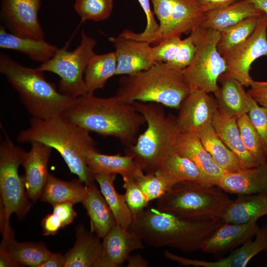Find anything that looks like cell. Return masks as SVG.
Returning <instances> with one entry per match:
<instances>
[{"mask_svg": "<svg viewBox=\"0 0 267 267\" xmlns=\"http://www.w3.org/2000/svg\"><path fill=\"white\" fill-rule=\"evenodd\" d=\"M89 131L69 121L62 115L42 119L32 117L29 127L18 133L19 143L39 142L58 151L70 172L86 185L95 182L85 160L95 143Z\"/></svg>", "mask_w": 267, "mask_h": 267, "instance_id": "2", "label": "cell"}, {"mask_svg": "<svg viewBox=\"0 0 267 267\" xmlns=\"http://www.w3.org/2000/svg\"><path fill=\"white\" fill-rule=\"evenodd\" d=\"M219 81L221 86L214 94L218 110L231 117L248 113L253 98L245 91L244 86L235 79L222 76Z\"/></svg>", "mask_w": 267, "mask_h": 267, "instance_id": "22", "label": "cell"}, {"mask_svg": "<svg viewBox=\"0 0 267 267\" xmlns=\"http://www.w3.org/2000/svg\"><path fill=\"white\" fill-rule=\"evenodd\" d=\"M260 16L247 18L219 31L220 39L217 48L222 56L230 49L246 40L252 34Z\"/></svg>", "mask_w": 267, "mask_h": 267, "instance_id": "36", "label": "cell"}, {"mask_svg": "<svg viewBox=\"0 0 267 267\" xmlns=\"http://www.w3.org/2000/svg\"><path fill=\"white\" fill-rule=\"evenodd\" d=\"M109 40L113 44L117 66L116 75H131L146 70L156 63L149 43L118 36Z\"/></svg>", "mask_w": 267, "mask_h": 267, "instance_id": "16", "label": "cell"}, {"mask_svg": "<svg viewBox=\"0 0 267 267\" xmlns=\"http://www.w3.org/2000/svg\"><path fill=\"white\" fill-rule=\"evenodd\" d=\"M76 236L74 246L64 255V267H93L101 251L100 238L83 224L77 227Z\"/></svg>", "mask_w": 267, "mask_h": 267, "instance_id": "26", "label": "cell"}, {"mask_svg": "<svg viewBox=\"0 0 267 267\" xmlns=\"http://www.w3.org/2000/svg\"><path fill=\"white\" fill-rule=\"evenodd\" d=\"M232 201L218 186L184 181L158 199L156 208L184 219L207 222L222 218Z\"/></svg>", "mask_w": 267, "mask_h": 267, "instance_id": "7", "label": "cell"}, {"mask_svg": "<svg viewBox=\"0 0 267 267\" xmlns=\"http://www.w3.org/2000/svg\"><path fill=\"white\" fill-rule=\"evenodd\" d=\"M175 151L196 165L208 185L217 186L221 177L227 172L215 163L196 133H180Z\"/></svg>", "mask_w": 267, "mask_h": 267, "instance_id": "20", "label": "cell"}, {"mask_svg": "<svg viewBox=\"0 0 267 267\" xmlns=\"http://www.w3.org/2000/svg\"><path fill=\"white\" fill-rule=\"evenodd\" d=\"M127 267H146L148 262L140 254L130 255L127 259Z\"/></svg>", "mask_w": 267, "mask_h": 267, "instance_id": "50", "label": "cell"}, {"mask_svg": "<svg viewBox=\"0 0 267 267\" xmlns=\"http://www.w3.org/2000/svg\"><path fill=\"white\" fill-rule=\"evenodd\" d=\"M0 72L18 93L33 117L45 119L62 115L77 98L58 90L37 68L25 66L4 53L0 54Z\"/></svg>", "mask_w": 267, "mask_h": 267, "instance_id": "4", "label": "cell"}, {"mask_svg": "<svg viewBox=\"0 0 267 267\" xmlns=\"http://www.w3.org/2000/svg\"><path fill=\"white\" fill-rule=\"evenodd\" d=\"M62 115L89 132L118 139L125 147L135 143L146 123L134 103L116 95L101 97L89 92L77 97Z\"/></svg>", "mask_w": 267, "mask_h": 267, "instance_id": "1", "label": "cell"}, {"mask_svg": "<svg viewBox=\"0 0 267 267\" xmlns=\"http://www.w3.org/2000/svg\"><path fill=\"white\" fill-rule=\"evenodd\" d=\"M149 202L158 199L173 186L155 174H146L139 170L133 178Z\"/></svg>", "mask_w": 267, "mask_h": 267, "instance_id": "39", "label": "cell"}, {"mask_svg": "<svg viewBox=\"0 0 267 267\" xmlns=\"http://www.w3.org/2000/svg\"><path fill=\"white\" fill-rule=\"evenodd\" d=\"M144 117L147 127L138 135L135 143L125 147V154L132 156L146 174H155L171 153L180 132L176 117L167 114L163 105L153 102H134Z\"/></svg>", "mask_w": 267, "mask_h": 267, "instance_id": "5", "label": "cell"}, {"mask_svg": "<svg viewBox=\"0 0 267 267\" xmlns=\"http://www.w3.org/2000/svg\"><path fill=\"white\" fill-rule=\"evenodd\" d=\"M41 0H1L2 26L17 36L44 40L38 19Z\"/></svg>", "mask_w": 267, "mask_h": 267, "instance_id": "13", "label": "cell"}, {"mask_svg": "<svg viewBox=\"0 0 267 267\" xmlns=\"http://www.w3.org/2000/svg\"><path fill=\"white\" fill-rule=\"evenodd\" d=\"M267 252V224L260 227L254 238H251L231 251L226 257L215 261L186 258L166 250L165 258L182 266L195 267H244L256 255Z\"/></svg>", "mask_w": 267, "mask_h": 267, "instance_id": "14", "label": "cell"}, {"mask_svg": "<svg viewBox=\"0 0 267 267\" xmlns=\"http://www.w3.org/2000/svg\"><path fill=\"white\" fill-rule=\"evenodd\" d=\"M190 36L196 51L191 63L182 70L184 78L190 91L215 94L219 88V79L226 68L224 59L217 48L220 32L199 26Z\"/></svg>", "mask_w": 267, "mask_h": 267, "instance_id": "9", "label": "cell"}, {"mask_svg": "<svg viewBox=\"0 0 267 267\" xmlns=\"http://www.w3.org/2000/svg\"><path fill=\"white\" fill-rule=\"evenodd\" d=\"M31 148L25 152L22 165L25 170L24 176L26 193L28 198L35 202L48 180V162L52 148L45 144L34 142Z\"/></svg>", "mask_w": 267, "mask_h": 267, "instance_id": "19", "label": "cell"}, {"mask_svg": "<svg viewBox=\"0 0 267 267\" xmlns=\"http://www.w3.org/2000/svg\"><path fill=\"white\" fill-rule=\"evenodd\" d=\"M87 186L80 179L70 181L60 179L50 174L40 199L52 206L63 203H83Z\"/></svg>", "mask_w": 267, "mask_h": 267, "instance_id": "30", "label": "cell"}, {"mask_svg": "<svg viewBox=\"0 0 267 267\" xmlns=\"http://www.w3.org/2000/svg\"><path fill=\"white\" fill-rule=\"evenodd\" d=\"M123 181L124 195L133 219L146 209L149 201L133 178H125Z\"/></svg>", "mask_w": 267, "mask_h": 267, "instance_id": "40", "label": "cell"}, {"mask_svg": "<svg viewBox=\"0 0 267 267\" xmlns=\"http://www.w3.org/2000/svg\"><path fill=\"white\" fill-rule=\"evenodd\" d=\"M196 134L219 167L227 172H236L242 169L237 157L222 142L211 123Z\"/></svg>", "mask_w": 267, "mask_h": 267, "instance_id": "33", "label": "cell"}, {"mask_svg": "<svg viewBox=\"0 0 267 267\" xmlns=\"http://www.w3.org/2000/svg\"><path fill=\"white\" fill-rule=\"evenodd\" d=\"M237 121L243 142L247 151L260 165L267 162V156L260 136L248 114L237 117Z\"/></svg>", "mask_w": 267, "mask_h": 267, "instance_id": "37", "label": "cell"}, {"mask_svg": "<svg viewBox=\"0 0 267 267\" xmlns=\"http://www.w3.org/2000/svg\"><path fill=\"white\" fill-rule=\"evenodd\" d=\"M41 226L44 236L54 235L62 228L61 221L53 213L48 214L42 220Z\"/></svg>", "mask_w": 267, "mask_h": 267, "instance_id": "47", "label": "cell"}, {"mask_svg": "<svg viewBox=\"0 0 267 267\" xmlns=\"http://www.w3.org/2000/svg\"><path fill=\"white\" fill-rule=\"evenodd\" d=\"M4 132L0 144V229L2 237H8L14 235L9 224L11 215L15 213L22 219L30 209L31 203L24 176L18 173L25 151Z\"/></svg>", "mask_w": 267, "mask_h": 267, "instance_id": "8", "label": "cell"}, {"mask_svg": "<svg viewBox=\"0 0 267 267\" xmlns=\"http://www.w3.org/2000/svg\"><path fill=\"white\" fill-rule=\"evenodd\" d=\"M247 114L260 136L267 156V108L260 106L253 99Z\"/></svg>", "mask_w": 267, "mask_h": 267, "instance_id": "41", "label": "cell"}, {"mask_svg": "<svg viewBox=\"0 0 267 267\" xmlns=\"http://www.w3.org/2000/svg\"><path fill=\"white\" fill-rule=\"evenodd\" d=\"M239 0H196L199 6L205 12L225 7Z\"/></svg>", "mask_w": 267, "mask_h": 267, "instance_id": "48", "label": "cell"}, {"mask_svg": "<svg viewBox=\"0 0 267 267\" xmlns=\"http://www.w3.org/2000/svg\"><path fill=\"white\" fill-rule=\"evenodd\" d=\"M263 56H267V15L264 13L259 17L252 34L222 55L226 68L221 76L235 79L245 87L250 86L254 81L250 74L251 65Z\"/></svg>", "mask_w": 267, "mask_h": 267, "instance_id": "12", "label": "cell"}, {"mask_svg": "<svg viewBox=\"0 0 267 267\" xmlns=\"http://www.w3.org/2000/svg\"><path fill=\"white\" fill-rule=\"evenodd\" d=\"M159 22L157 30L149 36L132 39L155 45L163 41L190 33L200 26L206 12L196 0H151Z\"/></svg>", "mask_w": 267, "mask_h": 267, "instance_id": "11", "label": "cell"}, {"mask_svg": "<svg viewBox=\"0 0 267 267\" xmlns=\"http://www.w3.org/2000/svg\"><path fill=\"white\" fill-rule=\"evenodd\" d=\"M96 44V41L83 30L80 43L74 50L58 48L51 58L37 68L57 75L59 91L63 94L75 98L82 96L88 92L84 76Z\"/></svg>", "mask_w": 267, "mask_h": 267, "instance_id": "10", "label": "cell"}, {"mask_svg": "<svg viewBox=\"0 0 267 267\" xmlns=\"http://www.w3.org/2000/svg\"><path fill=\"white\" fill-rule=\"evenodd\" d=\"M257 221L244 223L224 222L203 241L200 250L215 256L231 252L254 237L260 228Z\"/></svg>", "mask_w": 267, "mask_h": 267, "instance_id": "18", "label": "cell"}, {"mask_svg": "<svg viewBox=\"0 0 267 267\" xmlns=\"http://www.w3.org/2000/svg\"><path fill=\"white\" fill-rule=\"evenodd\" d=\"M65 262L64 255L51 253L48 258L39 267H64Z\"/></svg>", "mask_w": 267, "mask_h": 267, "instance_id": "49", "label": "cell"}, {"mask_svg": "<svg viewBox=\"0 0 267 267\" xmlns=\"http://www.w3.org/2000/svg\"><path fill=\"white\" fill-rule=\"evenodd\" d=\"M0 267H11L18 266L3 250L0 249Z\"/></svg>", "mask_w": 267, "mask_h": 267, "instance_id": "51", "label": "cell"}, {"mask_svg": "<svg viewBox=\"0 0 267 267\" xmlns=\"http://www.w3.org/2000/svg\"><path fill=\"white\" fill-rule=\"evenodd\" d=\"M176 122L180 133H197L211 123L218 110L215 98L203 91H190L178 108Z\"/></svg>", "mask_w": 267, "mask_h": 267, "instance_id": "15", "label": "cell"}, {"mask_svg": "<svg viewBox=\"0 0 267 267\" xmlns=\"http://www.w3.org/2000/svg\"><path fill=\"white\" fill-rule=\"evenodd\" d=\"M73 205L71 203H63L53 206V213L61 221L62 228L71 223L77 217Z\"/></svg>", "mask_w": 267, "mask_h": 267, "instance_id": "45", "label": "cell"}, {"mask_svg": "<svg viewBox=\"0 0 267 267\" xmlns=\"http://www.w3.org/2000/svg\"><path fill=\"white\" fill-rule=\"evenodd\" d=\"M0 47L20 52L42 63L51 58L58 49L44 40L21 37L8 33L2 25L0 28Z\"/></svg>", "mask_w": 267, "mask_h": 267, "instance_id": "27", "label": "cell"}, {"mask_svg": "<svg viewBox=\"0 0 267 267\" xmlns=\"http://www.w3.org/2000/svg\"><path fill=\"white\" fill-rule=\"evenodd\" d=\"M196 51L195 45L191 36L182 39L175 57L166 63L169 66L178 70H183L191 63Z\"/></svg>", "mask_w": 267, "mask_h": 267, "instance_id": "43", "label": "cell"}, {"mask_svg": "<svg viewBox=\"0 0 267 267\" xmlns=\"http://www.w3.org/2000/svg\"><path fill=\"white\" fill-rule=\"evenodd\" d=\"M155 174L163 178L172 186L184 181H194L207 185L196 165L191 160L175 151L166 158Z\"/></svg>", "mask_w": 267, "mask_h": 267, "instance_id": "31", "label": "cell"}, {"mask_svg": "<svg viewBox=\"0 0 267 267\" xmlns=\"http://www.w3.org/2000/svg\"><path fill=\"white\" fill-rule=\"evenodd\" d=\"M102 239L101 253L93 267H119L132 251L144 248L139 236L118 224Z\"/></svg>", "mask_w": 267, "mask_h": 267, "instance_id": "17", "label": "cell"}, {"mask_svg": "<svg viewBox=\"0 0 267 267\" xmlns=\"http://www.w3.org/2000/svg\"><path fill=\"white\" fill-rule=\"evenodd\" d=\"M264 12L248 0H240L225 7L206 12L200 26L220 31L247 18Z\"/></svg>", "mask_w": 267, "mask_h": 267, "instance_id": "29", "label": "cell"}, {"mask_svg": "<svg viewBox=\"0 0 267 267\" xmlns=\"http://www.w3.org/2000/svg\"><path fill=\"white\" fill-rule=\"evenodd\" d=\"M250 87L248 94L259 105L267 108V82L254 80Z\"/></svg>", "mask_w": 267, "mask_h": 267, "instance_id": "46", "label": "cell"}, {"mask_svg": "<svg viewBox=\"0 0 267 267\" xmlns=\"http://www.w3.org/2000/svg\"><path fill=\"white\" fill-rule=\"evenodd\" d=\"M0 249L18 266L39 267L48 258L51 252L42 242H19L14 236L2 238Z\"/></svg>", "mask_w": 267, "mask_h": 267, "instance_id": "32", "label": "cell"}, {"mask_svg": "<svg viewBox=\"0 0 267 267\" xmlns=\"http://www.w3.org/2000/svg\"><path fill=\"white\" fill-rule=\"evenodd\" d=\"M217 186L226 193L237 195L267 194V162L238 172H226Z\"/></svg>", "mask_w": 267, "mask_h": 267, "instance_id": "21", "label": "cell"}, {"mask_svg": "<svg viewBox=\"0 0 267 267\" xmlns=\"http://www.w3.org/2000/svg\"><path fill=\"white\" fill-rule=\"evenodd\" d=\"M93 176L113 214L117 224L129 230L133 222V216L124 195L119 194L115 188L116 174H96Z\"/></svg>", "mask_w": 267, "mask_h": 267, "instance_id": "34", "label": "cell"}, {"mask_svg": "<svg viewBox=\"0 0 267 267\" xmlns=\"http://www.w3.org/2000/svg\"><path fill=\"white\" fill-rule=\"evenodd\" d=\"M183 70L157 62L150 68L119 80L115 95L129 102H153L178 109L190 89Z\"/></svg>", "mask_w": 267, "mask_h": 267, "instance_id": "6", "label": "cell"}, {"mask_svg": "<svg viewBox=\"0 0 267 267\" xmlns=\"http://www.w3.org/2000/svg\"><path fill=\"white\" fill-rule=\"evenodd\" d=\"M87 186V193L82 203L89 218L90 231L102 239L117 223L95 182Z\"/></svg>", "mask_w": 267, "mask_h": 267, "instance_id": "25", "label": "cell"}, {"mask_svg": "<svg viewBox=\"0 0 267 267\" xmlns=\"http://www.w3.org/2000/svg\"><path fill=\"white\" fill-rule=\"evenodd\" d=\"M113 7V0H75L74 4L82 21L104 20L110 17Z\"/></svg>", "mask_w": 267, "mask_h": 267, "instance_id": "38", "label": "cell"}, {"mask_svg": "<svg viewBox=\"0 0 267 267\" xmlns=\"http://www.w3.org/2000/svg\"><path fill=\"white\" fill-rule=\"evenodd\" d=\"M267 15V0H248Z\"/></svg>", "mask_w": 267, "mask_h": 267, "instance_id": "52", "label": "cell"}, {"mask_svg": "<svg viewBox=\"0 0 267 267\" xmlns=\"http://www.w3.org/2000/svg\"><path fill=\"white\" fill-rule=\"evenodd\" d=\"M175 36L152 46V55L155 62L168 63L176 56L181 41Z\"/></svg>", "mask_w": 267, "mask_h": 267, "instance_id": "42", "label": "cell"}, {"mask_svg": "<svg viewBox=\"0 0 267 267\" xmlns=\"http://www.w3.org/2000/svg\"><path fill=\"white\" fill-rule=\"evenodd\" d=\"M267 215V194L239 195L222 218L224 222L244 223Z\"/></svg>", "mask_w": 267, "mask_h": 267, "instance_id": "28", "label": "cell"}, {"mask_svg": "<svg viewBox=\"0 0 267 267\" xmlns=\"http://www.w3.org/2000/svg\"><path fill=\"white\" fill-rule=\"evenodd\" d=\"M142 7L146 18V25L143 31L135 33L130 30L125 29L119 35L130 39L140 38L154 34L159 27V23L155 18L150 6L151 0H137Z\"/></svg>", "mask_w": 267, "mask_h": 267, "instance_id": "44", "label": "cell"}, {"mask_svg": "<svg viewBox=\"0 0 267 267\" xmlns=\"http://www.w3.org/2000/svg\"><path fill=\"white\" fill-rule=\"evenodd\" d=\"M85 160L93 176L115 174L122 176L123 179L133 178L137 172L141 170L132 156L104 154L96 148L87 153Z\"/></svg>", "mask_w": 267, "mask_h": 267, "instance_id": "24", "label": "cell"}, {"mask_svg": "<svg viewBox=\"0 0 267 267\" xmlns=\"http://www.w3.org/2000/svg\"><path fill=\"white\" fill-rule=\"evenodd\" d=\"M117 66L115 51L94 54L89 60L84 74L88 92L103 89L107 81L116 75Z\"/></svg>", "mask_w": 267, "mask_h": 267, "instance_id": "35", "label": "cell"}, {"mask_svg": "<svg viewBox=\"0 0 267 267\" xmlns=\"http://www.w3.org/2000/svg\"><path fill=\"white\" fill-rule=\"evenodd\" d=\"M211 124L222 142L237 157L242 169L260 165L244 145L237 117L227 116L218 110L212 119Z\"/></svg>", "mask_w": 267, "mask_h": 267, "instance_id": "23", "label": "cell"}, {"mask_svg": "<svg viewBox=\"0 0 267 267\" xmlns=\"http://www.w3.org/2000/svg\"><path fill=\"white\" fill-rule=\"evenodd\" d=\"M224 222L222 218L193 221L150 207L133 218L129 230L151 247L190 253L200 250L203 241Z\"/></svg>", "mask_w": 267, "mask_h": 267, "instance_id": "3", "label": "cell"}]
</instances>
